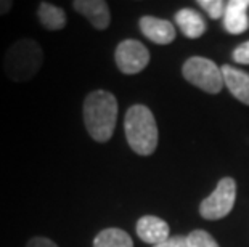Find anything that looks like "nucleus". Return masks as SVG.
I'll return each mask as SVG.
<instances>
[{
  "label": "nucleus",
  "mask_w": 249,
  "mask_h": 247,
  "mask_svg": "<svg viewBox=\"0 0 249 247\" xmlns=\"http://www.w3.org/2000/svg\"><path fill=\"white\" fill-rule=\"evenodd\" d=\"M182 74L192 85L201 88L206 93H211V95L219 93L222 87H224L222 69L214 61H211L209 58H188L182 67Z\"/></svg>",
  "instance_id": "4"
},
{
  "label": "nucleus",
  "mask_w": 249,
  "mask_h": 247,
  "mask_svg": "<svg viewBox=\"0 0 249 247\" xmlns=\"http://www.w3.org/2000/svg\"><path fill=\"white\" fill-rule=\"evenodd\" d=\"M127 143L140 156H150L158 146V125L151 109L143 104H134L127 109L124 117Z\"/></svg>",
  "instance_id": "3"
},
{
  "label": "nucleus",
  "mask_w": 249,
  "mask_h": 247,
  "mask_svg": "<svg viewBox=\"0 0 249 247\" xmlns=\"http://www.w3.org/2000/svg\"><path fill=\"white\" fill-rule=\"evenodd\" d=\"M142 34L158 45H169L176 40L177 31L174 24L167 19H160L155 16H142L139 21Z\"/></svg>",
  "instance_id": "8"
},
{
  "label": "nucleus",
  "mask_w": 249,
  "mask_h": 247,
  "mask_svg": "<svg viewBox=\"0 0 249 247\" xmlns=\"http://www.w3.org/2000/svg\"><path fill=\"white\" fill-rule=\"evenodd\" d=\"M198 5L204 10L206 13L209 15L213 19H220L224 18L225 15V8H227V2H222V0H199Z\"/></svg>",
  "instance_id": "16"
},
{
  "label": "nucleus",
  "mask_w": 249,
  "mask_h": 247,
  "mask_svg": "<svg viewBox=\"0 0 249 247\" xmlns=\"http://www.w3.org/2000/svg\"><path fill=\"white\" fill-rule=\"evenodd\" d=\"M176 23L178 29L182 31V34L188 39H198L206 33V24L204 18L193 8H182L176 13Z\"/></svg>",
  "instance_id": "12"
},
{
  "label": "nucleus",
  "mask_w": 249,
  "mask_h": 247,
  "mask_svg": "<svg viewBox=\"0 0 249 247\" xmlns=\"http://www.w3.org/2000/svg\"><path fill=\"white\" fill-rule=\"evenodd\" d=\"M169 233L171 230H169L167 222H164L156 215H143L137 222V234L143 243L158 246L171 238Z\"/></svg>",
  "instance_id": "9"
},
{
  "label": "nucleus",
  "mask_w": 249,
  "mask_h": 247,
  "mask_svg": "<svg viewBox=\"0 0 249 247\" xmlns=\"http://www.w3.org/2000/svg\"><path fill=\"white\" fill-rule=\"evenodd\" d=\"M233 61H236L238 65H249V40L245 44L238 45L231 53Z\"/></svg>",
  "instance_id": "17"
},
{
  "label": "nucleus",
  "mask_w": 249,
  "mask_h": 247,
  "mask_svg": "<svg viewBox=\"0 0 249 247\" xmlns=\"http://www.w3.org/2000/svg\"><path fill=\"white\" fill-rule=\"evenodd\" d=\"M114 61L123 74H139L150 63V51L140 40L125 39L116 47Z\"/></svg>",
  "instance_id": "6"
},
{
  "label": "nucleus",
  "mask_w": 249,
  "mask_h": 247,
  "mask_svg": "<svg viewBox=\"0 0 249 247\" xmlns=\"http://www.w3.org/2000/svg\"><path fill=\"white\" fill-rule=\"evenodd\" d=\"M84 125L90 138L107 143L113 138L118 122V99L111 92L93 90L84 99Z\"/></svg>",
  "instance_id": "1"
},
{
  "label": "nucleus",
  "mask_w": 249,
  "mask_h": 247,
  "mask_svg": "<svg viewBox=\"0 0 249 247\" xmlns=\"http://www.w3.org/2000/svg\"><path fill=\"white\" fill-rule=\"evenodd\" d=\"M44 65V50L34 39L13 42L3 55V72L15 83H26L37 76Z\"/></svg>",
  "instance_id": "2"
},
{
  "label": "nucleus",
  "mask_w": 249,
  "mask_h": 247,
  "mask_svg": "<svg viewBox=\"0 0 249 247\" xmlns=\"http://www.w3.org/2000/svg\"><path fill=\"white\" fill-rule=\"evenodd\" d=\"M37 19L47 31H61L68 23L66 12L58 5L50 2H40L37 7Z\"/></svg>",
  "instance_id": "13"
},
{
  "label": "nucleus",
  "mask_w": 249,
  "mask_h": 247,
  "mask_svg": "<svg viewBox=\"0 0 249 247\" xmlns=\"http://www.w3.org/2000/svg\"><path fill=\"white\" fill-rule=\"evenodd\" d=\"M222 76H224V83L230 93L238 101L245 103L249 106V74L241 69H236L230 65H224L220 67Z\"/></svg>",
  "instance_id": "11"
},
{
  "label": "nucleus",
  "mask_w": 249,
  "mask_h": 247,
  "mask_svg": "<svg viewBox=\"0 0 249 247\" xmlns=\"http://www.w3.org/2000/svg\"><path fill=\"white\" fill-rule=\"evenodd\" d=\"M93 247H134V241L124 230L105 228L93 238Z\"/></svg>",
  "instance_id": "14"
},
{
  "label": "nucleus",
  "mask_w": 249,
  "mask_h": 247,
  "mask_svg": "<svg viewBox=\"0 0 249 247\" xmlns=\"http://www.w3.org/2000/svg\"><path fill=\"white\" fill-rule=\"evenodd\" d=\"M13 5L15 3L12 0H0V16H5V15H8L12 12Z\"/></svg>",
  "instance_id": "20"
},
{
  "label": "nucleus",
  "mask_w": 249,
  "mask_h": 247,
  "mask_svg": "<svg viewBox=\"0 0 249 247\" xmlns=\"http://www.w3.org/2000/svg\"><path fill=\"white\" fill-rule=\"evenodd\" d=\"M236 201V181L224 177L217 183L214 193L199 204V215L206 220H220L227 217Z\"/></svg>",
  "instance_id": "5"
},
{
  "label": "nucleus",
  "mask_w": 249,
  "mask_h": 247,
  "mask_svg": "<svg viewBox=\"0 0 249 247\" xmlns=\"http://www.w3.org/2000/svg\"><path fill=\"white\" fill-rule=\"evenodd\" d=\"M188 247H220L217 241L204 230H195L187 236Z\"/></svg>",
  "instance_id": "15"
},
{
  "label": "nucleus",
  "mask_w": 249,
  "mask_h": 247,
  "mask_svg": "<svg viewBox=\"0 0 249 247\" xmlns=\"http://www.w3.org/2000/svg\"><path fill=\"white\" fill-rule=\"evenodd\" d=\"M153 247H188V243L185 236H172V238H169L167 241H164V243L153 246Z\"/></svg>",
  "instance_id": "19"
},
{
  "label": "nucleus",
  "mask_w": 249,
  "mask_h": 247,
  "mask_svg": "<svg viewBox=\"0 0 249 247\" xmlns=\"http://www.w3.org/2000/svg\"><path fill=\"white\" fill-rule=\"evenodd\" d=\"M24 247H58V244L50 238H45V236H34L26 243Z\"/></svg>",
  "instance_id": "18"
},
{
  "label": "nucleus",
  "mask_w": 249,
  "mask_h": 247,
  "mask_svg": "<svg viewBox=\"0 0 249 247\" xmlns=\"http://www.w3.org/2000/svg\"><path fill=\"white\" fill-rule=\"evenodd\" d=\"M249 0H230L227 2L224 15V28L230 34H243L249 29L248 16Z\"/></svg>",
  "instance_id": "10"
},
{
  "label": "nucleus",
  "mask_w": 249,
  "mask_h": 247,
  "mask_svg": "<svg viewBox=\"0 0 249 247\" xmlns=\"http://www.w3.org/2000/svg\"><path fill=\"white\" fill-rule=\"evenodd\" d=\"M72 8L84 18H87L89 23L97 31H105L109 28L111 13L105 0H74Z\"/></svg>",
  "instance_id": "7"
}]
</instances>
